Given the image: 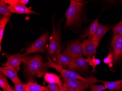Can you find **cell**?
Listing matches in <instances>:
<instances>
[{"label": "cell", "mask_w": 122, "mask_h": 91, "mask_svg": "<svg viewBox=\"0 0 122 91\" xmlns=\"http://www.w3.org/2000/svg\"><path fill=\"white\" fill-rule=\"evenodd\" d=\"M64 83L68 88L79 90L84 91L87 88H89L90 85L94 84L97 82H101V81L99 80L96 77H94L89 81H84L79 80H69L63 79Z\"/></svg>", "instance_id": "7"}, {"label": "cell", "mask_w": 122, "mask_h": 91, "mask_svg": "<svg viewBox=\"0 0 122 91\" xmlns=\"http://www.w3.org/2000/svg\"><path fill=\"white\" fill-rule=\"evenodd\" d=\"M61 87H59L55 91H61Z\"/></svg>", "instance_id": "34"}, {"label": "cell", "mask_w": 122, "mask_h": 91, "mask_svg": "<svg viewBox=\"0 0 122 91\" xmlns=\"http://www.w3.org/2000/svg\"><path fill=\"white\" fill-rule=\"evenodd\" d=\"M5 56L7 58V61L2 64V65L5 67H12L18 72L20 70V65L22 62L23 57L20 53L15 54H5Z\"/></svg>", "instance_id": "9"}, {"label": "cell", "mask_w": 122, "mask_h": 91, "mask_svg": "<svg viewBox=\"0 0 122 91\" xmlns=\"http://www.w3.org/2000/svg\"><path fill=\"white\" fill-rule=\"evenodd\" d=\"M10 18L7 17L5 16H2L0 19V43L1 46V43L3 37V33L5 26L7 24V23L9 21Z\"/></svg>", "instance_id": "19"}, {"label": "cell", "mask_w": 122, "mask_h": 91, "mask_svg": "<svg viewBox=\"0 0 122 91\" xmlns=\"http://www.w3.org/2000/svg\"><path fill=\"white\" fill-rule=\"evenodd\" d=\"M83 54L87 58H92L94 55H96L97 50L98 44L93 42L92 40L85 39L81 43Z\"/></svg>", "instance_id": "10"}, {"label": "cell", "mask_w": 122, "mask_h": 91, "mask_svg": "<svg viewBox=\"0 0 122 91\" xmlns=\"http://www.w3.org/2000/svg\"><path fill=\"white\" fill-rule=\"evenodd\" d=\"M89 88L90 89V91H102L105 89V87L102 85H90Z\"/></svg>", "instance_id": "28"}, {"label": "cell", "mask_w": 122, "mask_h": 91, "mask_svg": "<svg viewBox=\"0 0 122 91\" xmlns=\"http://www.w3.org/2000/svg\"><path fill=\"white\" fill-rule=\"evenodd\" d=\"M44 81L48 83H56L61 86L63 83L59 77L55 74L52 73H46L44 76Z\"/></svg>", "instance_id": "18"}, {"label": "cell", "mask_w": 122, "mask_h": 91, "mask_svg": "<svg viewBox=\"0 0 122 91\" xmlns=\"http://www.w3.org/2000/svg\"><path fill=\"white\" fill-rule=\"evenodd\" d=\"M113 53L112 51H110L108 55L103 59V63L108 65L109 67L113 66Z\"/></svg>", "instance_id": "24"}, {"label": "cell", "mask_w": 122, "mask_h": 91, "mask_svg": "<svg viewBox=\"0 0 122 91\" xmlns=\"http://www.w3.org/2000/svg\"><path fill=\"white\" fill-rule=\"evenodd\" d=\"M0 87L3 90L12 89L7 81L6 76L1 72H0Z\"/></svg>", "instance_id": "22"}, {"label": "cell", "mask_w": 122, "mask_h": 91, "mask_svg": "<svg viewBox=\"0 0 122 91\" xmlns=\"http://www.w3.org/2000/svg\"><path fill=\"white\" fill-rule=\"evenodd\" d=\"M87 1L71 0L70 4L66 12L65 27H72L78 26L83 21L84 8Z\"/></svg>", "instance_id": "2"}, {"label": "cell", "mask_w": 122, "mask_h": 91, "mask_svg": "<svg viewBox=\"0 0 122 91\" xmlns=\"http://www.w3.org/2000/svg\"><path fill=\"white\" fill-rule=\"evenodd\" d=\"M61 87L59 84L56 83H49L46 87V90L48 91H55L59 87Z\"/></svg>", "instance_id": "27"}, {"label": "cell", "mask_w": 122, "mask_h": 91, "mask_svg": "<svg viewBox=\"0 0 122 91\" xmlns=\"http://www.w3.org/2000/svg\"><path fill=\"white\" fill-rule=\"evenodd\" d=\"M12 13L10 12L9 7L5 3L0 1V14L3 16L10 18Z\"/></svg>", "instance_id": "21"}, {"label": "cell", "mask_w": 122, "mask_h": 91, "mask_svg": "<svg viewBox=\"0 0 122 91\" xmlns=\"http://www.w3.org/2000/svg\"><path fill=\"white\" fill-rule=\"evenodd\" d=\"M10 12L17 14H38V13L26 6V5L20 3L11 5L8 6Z\"/></svg>", "instance_id": "15"}, {"label": "cell", "mask_w": 122, "mask_h": 91, "mask_svg": "<svg viewBox=\"0 0 122 91\" xmlns=\"http://www.w3.org/2000/svg\"><path fill=\"white\" fill-rule=\"evenodd\" d=\"M3 91H14L13 89H7L3 90Z\"/></svg>", "instance_id": "33"}, {"label": "cell", "mask_w": 122, "mask_h": 91, "mask_svg": "<svg viewBox=\"0 0 122 91\" xmlns=\"http://www.w3.org/2000/svg\"><path fill=\"white\" fill-rule=\"evenodd\" d=\"M114 35H122V20L113 28Z\"/></svg>", "instance_id": "25"}, {"label": "cell", "mask_w": 122, "mask_h": 91, "mask_svg": "<svg viewBox=\"0 0 122 91\" xmlns=\"http://www.w3.org/2000/svg\"><path fill=\"white\" fill-rule=\"evenodd\" d=\"M76 60V58L64 52L63 53L57 55L54 61L64 69H67L68 66L74 64Z\"/></svg>", "instance_id": "11"}, {"label": "cell", "mask_w": 122, "mask_h": 91, "mask_svg": "<svg viewBox=\"0 0 122 91\" xmlns=\"http://www.w3.org/2000/svg\"><path fill=\"white\" fill-rule=\"evenodd\" d=\"M0 72L9 78L14 84L21 83L20 79L18 76L17 72L12 67L8 66L0 67Z\"/></svg>", "instance_id": "14"}, {"label": "cell", "mask_w": 122, "mask_h": 91, "mask_svg": "<svg viewBox=\"0 0 122 91\" xmlns=\"http://www.w3.org/2000/svg\"><path fill=\"white\" fill-rule=\"evenodd\" d=\"M47 91V90H44V91Z\"/></svg>", "instance_id": "36"}, {"label": "cell", "mask_w": 122, "mask_h": 91, "mask_svg": "<svg viewBox=\"0 0 122 91\" xmlns=\"http://www.w3.org/2000/svg\"></svg>", "instance_id": "38"}, {"label": "cell", "mask_w": 122, "mask_h": 91, "mask_svg": "<svg viewBox=\"0 0 122 91\" xmlns=\"http://www.w3.org/2000/svg\"><path fill=\"white\" fill-rule=\"evenodd\" d=\"M81 40L79 39L69 41L64 52L76 59L82 57L83 54Z\"/></svg>", "instance_id": "6"}, {"label": "cell", "mask_w": 122, "mask_h": 91, "mask_svg": "<svg viewBox=\"0 0 122 91\" xmlns=\"http://www.w3.org/2000/svg\"><path fill=\"white\" fill-rule=\"evenodd\" d=\"M118 91H122V86H121V88L120 90Z\"/></svg>", "instance_id": "35"}, {"label": "cell", "mask_w": 122, "mask_h": 91, "mask_svg": "<svg viewBox=\"0 0 122 91\" xmlns=\"http://www.w3.org/2000/svg\"><path fill=\"white\" fill-rule=\"evenodd\" d=\"M111 45L113 53L114 64L119 62L122 56V35H114Z\"/></svg>", "instance_id": "8"}, {"label": "cell", "mask_w": 122, "mask_h": 91, "mask_svg": "<svg viewBox=\"0 0 122 91\" xmlns=\"http://www.w3.org/2000/svg\"><path fill=\"white\" fill-rule=\"evenodd\" d=\"M22 62L24 70L29 82H33L37 78H41L46 73L48 66L45 63L41 55L24 56Z\"/></svg>", "instance_id": "1"}, {"label": "cell", "mask_w": 122, "mask_h": 91, "mask_svg": "<svg viewBox=\"0 0 122 91\" xmlns=\"http://www.w3.org/2000/svg\"><path fill=\"white\" fill-rule=\"evenodd\" d=\"M28 91H29V90H28Z\"/></svg>", "instance_id": "37"}, {"label": "cell", "mask_w": 122, "mask_h": 91, "mask_svg": "<svg viewBox=\"0 0 122 91\" xmlns=\"http://www.w3.org/2000/svg\"><path fill=\"white\" fill-rule=\"evenodd\" d=\"M26 85L27 89L30 91H43L46 89L45 87L33 82H28L26 83Z\"/></svg>", "instance_id": "20"}, {"label": "cell", "mask_w": 122, "mask_h": 91, "mask_svg": "<svg viewBox=\"0 0 122 91\" xmlns=\"http://www.w3.org/2000/svg\"><path fill=\"white\" fill-rule=\"evenodd\" d=\"M102 82L104 84V86L105 89H108L110 91L120 90L122 85V79L115 81H102Z\"/></svg>", "instance_id": "17"}, {"label": "cell", "mask_w": 122, "mask_h": 91, "mask_svg": "<svg viewBox=\"0 0 122 91\" xmlns=\"http://www.w3.org/2000/svg\"><path fill=\"white\" fill-rule=\"evenodd\" d=\"M47 64L48 67H51L56 70L60 74V75L63 77V79L69 80H79L84 81H89L94 78H84L81 76L78 73L75 71L64 69L62 66L53 61L50 57L48 58Z\"/></svg>", "instance_id": "4"}, {"label": "cell", "mask_w": 122, "mask_h": 91, "mask_svg": "<svg viewBox=\"0 0 122 91\" xmlns=\"http://www.w3.org/2000/svg\"><path fill=\"white\" fill-rule=\"evenodd\" d=\"M88 59L82 57L77 59L75 63L68 66L67 69L72 71L85 72L88 71Z\"/></svg>", "instance_id": "12"}, {"label": "cell", "mask_w": 122, "mask_h": 91, "mask_svg": "<svg viewBox=\"0 0 122 91\" xmlns=\"http://www.w3.org/2000/svg\"><path fill=\"white\" fill-rule=\"evenodd\" d=\"M48 39L49 35L48 33H45L42 35L36 41L30 44L25 52L22 54V57L35 53H44L46 51Z\"/></svg>", "instance_id": "5"}, {"label": "cell", "mask_w": 122, "mask_h": 91, "mask_svg": "<svg viewBox=\"0 0 122 91\" xmlns=\"http://www.w3.org/2000/svg\"><path fill=\"white\" fill-rule=\"evenodd\" d=\"M68 88V91H83V90H79L75 89L72 88Z\"/></svg>", "instance_id": "32"}, {"label": "cell", "mask_w": 122, "mask_h": 91, "mask_svg": "<svg viewBox=\"0 0 122 91\" xmlns=\"http://www.w3.org/2000/svg\"><path fill=\"white\" fill-rule=\"evenodd\" d=\"M52 33L51 37L49 43L47 48V51L49 56L52 57L54 59L57 55L61 54V27L57 25V29L55 26L54 22L52 24Z\"/></svg>", "instance_id": "3"}, {"label": "cell", "mask_w": 122, "mask_h": 91, "mask_svg": "<svg viewBox=\"0 0 122 91\" xmlns=\"http://www.w3.org/2000/svg\"><path fill=\"white\" fill-rule=\"evenodd\" d=\"M61 91H68V88L64 83L61 86Z\"/></svg>", "instance_id": "30"}, {"label": "cell", "mask_w": 122, "mask_h": 91, "mask_svg": "<svg viewBox=\"0 0 122 91\" xmlns=\"http://www.w3.org/2000/svg\"><path fill=\"white\" fill-rule=\"evenodd\" d=\"M14 91H28L26 84L24 83H18L14 84Z\"/></svg>", "instance_id": "26"}, {"label": "cell", "mask_w": 122, "mask_h": 91, "mask_svg": "<svg viewBox=\"0 0 122 91\" xmlns=\"http://www.w3.org/2000/svg\"><path fill=\"white\" fill-rule=\"evenodd\" d=\"M99 24L98 23V18L94 20L91 24L85 28L83 33L79 36L81 40L87 38L89 40H91L95 34L97 28L98 27Z\"/></svg>", "instance_id": "13"}, {"label": "cell", "mask_w": 122, "mask_h": 91, "mask_svg": "<svg viewBox=\"0 0 122 91\" xmlns=\"http://www.w3.org/2000/svg\"><path fill=\"white\" fill-rule=\"evenodd\" d=\"M96 55H94L92 58H87L88 61V65L92 66L93 68L92 71V72H96V67L98 65H99L101 62L99 59L96 58Z\"/></svg>", "instance_id": "23"}, {"label": "cell", "mask_w": 122, "mask_h": 91, "mask_svg": "<svg viewBox=\"0 0 122 91\" xmlns=\"http://www.w3.org/2000/svg\"><path fill=\"white\" fill-rule=\"evenodd\" d=\"M0 1L5 4H9V5H15L19 3V0H1Z\"/></svg>", "instance_id": "29"}, {"label": "cell", "mask_w": 122, "mask_h": 91, "mask_svg": "<svg viewBox=\"0 0 122 91\" xmlns=\"http://www.w3.org/2000/svg\"><path fill=\"white\" fill-rule=\"evenodd\" d=\"M29 0H19V3L22 5H26L29 2Z\"/></svg>", "instance_id": "31"}, {"label": "cell", "mask_w": 122, "mask_h": 91, "mask_svg": "<svg viewBox=\"0 0 122 91\" xmlns=\"http://www.w3.org/2000/svg\"><path fill=\"white\" fill-rule=\"evenodd\" d=\"M113 28L112 27L99 24L95 34L91 40L93 42L98 44L101 39L106 33Z\"/></svg>", "instance_id": "16"}]
</instances>
